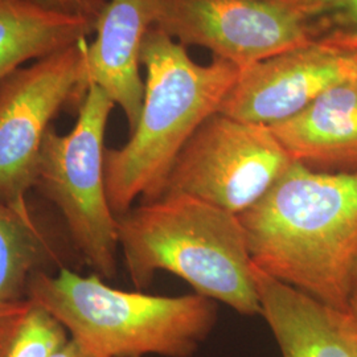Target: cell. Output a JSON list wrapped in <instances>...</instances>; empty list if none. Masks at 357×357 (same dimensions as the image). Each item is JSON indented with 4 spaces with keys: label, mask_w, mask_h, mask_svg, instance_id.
<instances>
[{
    "label": "cell",
    "mask_w": 357,
    "mask_h": 357,
    "mask_svg": "<svg viewBox=\"0 0 357 357\" xmlns=\"http://www.w3.org/2000/svg\"><path fill=\"white\" fill-rule=\"evenodd\" d=\"M128 280L143 291L159 271L243 317L261 315L240 217L188 196L139 202L116 216Z\"/></svg>",
    "instance_id": "3"
},
{
    "label": "cell",
    "mask_w": 357,
    "mask_h": 357,
    "mask_svg": "<svg viewBox=\"0 0 357 357\" xmlns=\"http://www.w3.org/2000/svg\"><path fill=\"white\" fill-rule=\"evenodd\" d=\"M141 63L146 78L137 126L123 146L105 153L107 197L116 216L160 196L181 149L220 112L240 75L221 59L199 64L158 26L144 38Z\"/></svg>",
    "instance_id": "2"
},
{
    "label": "cell",
    "mask_w": 357,
    "mask_h": 357,
    "mask_svg": "<svg viewBox=\"0 0 357 357\" xmlns=\"http://www.w3.org/2000/svg\"><path fill=\"white\" fill-rule=\"evenodd\" d=\"M26 1L56 13L88 17L96 23L98 15L102 11L107 0H26Z\"/></svg>",
    "instance_id": "17"
},
{
    "label": "cell",
    "mask_w": 357,
    "mask_h": 357,
    "mask_svg": "<svg viewBox=\"0 0 357 357\" xmlns=\"http://www.w3.org/2000/svg\"><path fill=\"white\" fill-rule=\"evenodd\" d=\"M238 217L255 266L344 312L357 268V171L294 162Z\"/></svg>",
    "instance_id": "1"
},
{
    "label": "cell",
    "mask_w": 357,
    "mask_h": 357,
    "mask_svg": "<svg viewBox=\"0 0 357 357\" xmlns=\"http://www.w3.org/2000/svg\"><path fill=\"white\" fill-rule=\"evenodd\" d=\"M81 266L64 221L50 203L36 196L16 208L0 200V305L28 298L38 274Z\"/></svg>",
    "instance_id": "11"
},
{
    "label": "cell",
    "mask_w": 357,
    "mask_h": 357,
    "mask_svg": "<svg viewBox=\"0 0 357 357\" xmlns=\"http://www.w3.org/2000/svg\"><path fill=\"white\" fill-rule=\"evenodd\" d=\"M156 26L183 47L208 50L238 70L312 41L283 0H165Z\"/></svg>",
    "instance_id": "8"
},
{
    "label": "cell",
    "mask_w": 357,
    "mask_h": 357,
    "mask_svg": "<svg viewBox=\"0 0 357 357\" xmlns=\"http://www.w3.org/2000/svg\"><path fill=\"white\" fill-rule=\"evenodd\" d=\"M163 8L165 0H107L94 23L96 38L85 51V88H101L123 112L130 132L137 126L144 97L142 47Z\"/></svg>",
    "instance_id": "10"
},
{
    "label": "cell",
    "mask_w": 357,
    "mask_h": 357,
    "mask_svg": "<svg viewBox=\"0 0 357 357\" xmlns=\"http://www.w3.org/2000/svg\"><path fill=\"white\" fill-rule=\"evenodd\" d=\"M305 22L310 38L357 54V0H283Z\"/></svg>",
    "instance_id": "16"
},
{
    "label": "cell",
    "mask_w": 357,
    "mask_h": 357,
    "mask_svg": "<svg viewBox=\"0 0 357 357\" xmlns=\"http://www.w3.org/2000/svg\"><path fill=\"white\" fill-rule=\"evenodd\" d=\"M52 357H96L90 355L88 352H85L81 347L73 342V340H68L54 355Z\"/></svg>",
    "instance_id": "19"
},
{
    "label": "cell",
    "mask_w": 357,
    "mask_h": 357,
    "mask_svg": "<svg viewBox=\"0 0 357 357\" xmlns=\"http://www.w3.org/2000/svg\"><path fill=\"white\" fill-rule=\"evenodd\" d=\"M26 296L96 357L195 356L218 317L217 302L200 294L126 291L69 268L35 275Z\"/></svg>",
    "instance_id": "4"
},
{
    "label": "cell",
    "mask_w": 357,
    "mask_h": 357,
    "mask_svg": "<svg viewBox=\"0 0 357 357\" xmlns=\"http://www.w3.org/2000/svg\"><path fill=\"white\" fill-rule=\"evenodd\" d=\"M88 38L13 70L0 82V200L29 203L41 144L64 107L78 110L86 88Z\"/></svg>",
    "instance_id": "7"
},
{
    "label": "cell",
    "mask_w": 357,
    "mask_h": 357,
    "mask_svg": "<svg viewBox=\"0 0 357 357\" xmlns=\"http://www.w3.org/2000/svg\"><path fill=\"white\" fill-rule=\"evenodd\" d=\"M68 340L64 327L29 298L0 305V357H52Z\"/></svg>",
    "instance_id": "15"
},
{
    "label": "cell",
    "mask_w": 357,
    "mask_h": 357,
    "mask_svg": "<svg viewBox=\"0 0 357 357\" xmlns=\"http://www.w3.org/2000/svg\"><path fill=\"white\" fill-rule=\"evenodd\" d=\"M94 32L88 17L26 0H0V82L20 66L65 50Z\"/></svg>",
    "instance_id": "14"
},
{
    "label": "cell",
    "mask_w": 357,
    "mask_h": 357,
    "mask_svg": "<svg viewBox=\"0 0 357 357\" xmlns=\"http://www.w3.org/2000/svg\"><path fill=\"white\" fill-rule=\"evenodd\" d=\"M337 319H339V323H340V328H342V331H343L345 340H347V343H348L349 348H351V351H352V354H354V357H357L356 330H354V328H351L349 326H347V324H345L344 320L342 319L340 312H337Z\"/></svg>",
    "instance_id": "20"
},
{
    "label": "cell",
    "mask_w": 357,
    "mask_h": 357,
    "mask_svg": "<svg viewBox=\"0 0 357 357\" xmlns=\"http://www.w3.org/2000/svg\"><path fill=\"white\" fill-rule=\"evenodd\" d=\"M270 128L295 163L327 172L357 171V77Z\"/></svg>",
    "instance_id": "12"
},
{
    "label": "cell",
    "mask_w": 357,
    "mask_h": 357,
    "mask_svg": "<svg viewBox=\"0 0 357 357\" xmlns=\"http://www.w3.org/2000/svg\"><path fill=\"white\" fill-rule=\"evenodd\" d=\"M255 265V264H253ZM261 317L282 357H354L337 312L255 266Z\"/></svg>",
    "instance_id": "13"
},
{
    "label": "cell",
    "mask_w": 357,
    "mask_h": 357,
    "mask_svg": "<svg viewBox=\"0 0 357 357\" xmlns=\"http://www.w3.org/2000/svg\"><path fill=\"white\" fill-rule=\"evenodd\" d=\"M115 103L90 85L66 134L52 126L41 144L32 192L63 218L85 266L105 281L118 274V221L105 178V135Z\"/></svg>",
    "instance_id": "5"
},
{
    "label": "cell",
    "mask_w": 357,
    "mask_h": 357,
    "mask_svg": "<svg viewBox=\"0 0 357 357\" xmlns=\"http://www.w3.org/2000/svg\"><path fill=\"white\" fill-rule=\"evenodd\" d=\"M356 77V53L311 41L240 70L220 113L271 128Z\"/></svg>",
    "instance_id": "9"
},
{
    "label": "cell",
    "mask_w": 357,
    "mask_h": 357,
    "mask_svg": "<svg viewBox=\"0 0 357 357\" xmlns=\"http://www.w3.org/2000/svg\"><path fill=\"white\" fill-rule=\"evenodd\" d=\"M293 163L268 126L217 112L181 149L160 196H188L240 216Z\"/></svg>",
    "instance_id": "6"
},
{
    "label": "cell",
    "mask_w": 357,
    "mask_h": 357,
    "mask_svg": "<svg viewBox=\"0 0 357 357\" xmlns=\"http://www.w3.org/2000/svg\"><path fill=\"white\" fill-rule=\"evenodd\" d=\"M340 315L347 326H349L351 328L357 331V268L351 282L345 311L343 314L340 312Z\"/></svg>",
    "instance_id": "18"
}]
</instances>
